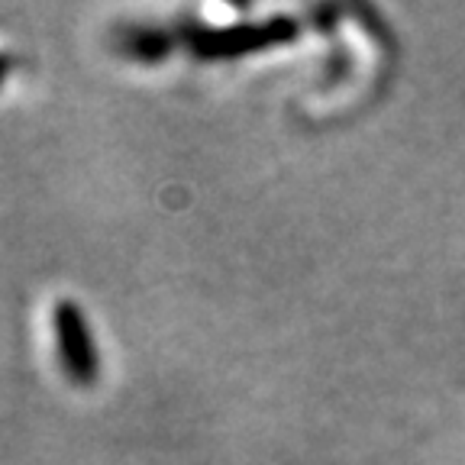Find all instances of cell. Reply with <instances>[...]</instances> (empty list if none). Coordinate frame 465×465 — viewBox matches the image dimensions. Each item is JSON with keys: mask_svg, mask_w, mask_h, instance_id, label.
<instances>
[{"mask_svg": "<svg viewBox=\"0 0 465 465\" xmlns=\"http://www.w3.org/2000/svg\"><path fill=\"white\" fill-rule=\"evenodd\" d=\"M178 36L201 62H230V58L252 55L259 49L294 43L301 36V20L284 14L262 23H236V26H203V23L188 20L184 26H178Z\"/></svg>", "mask_w": 465, "mask_h": 465, "instance_id": "cell-1", "label": "cell"}, {"mask_svg": "<svg viewBox=\"0 0 465 465\" xmlns=\"http://www.w3.org/2000/svg\"><path fill=\"white\" fill-rule=\"evenodd\" d=\"M52 333H55V352L58 365L65 371V378L78 388H91L97 381V346L87 317L74 301H58L52 311Z\"/></svg>", "mask_w": 465, "mask_h": 465, "instance_id": "cell-2", "label": "cell"}, {"mask_svg": "<svg viewBox=\"0 0 465 465\" xmlns=\"http://www.w3.org/2000/svg\"><path fill=\"white\" fill-rule=\"evenodd\" d=\"M182 43L178 29L153 26V23H124L114 29V49L139 65H159Z\"/></svg>", "mask_w": 465, "mask_h": 465, "instance_id": "cell-3", "label": "cell"}, {"mask_svg": "<svg viewBox=\"0 0 465 465\" xmlns=\"http://www.w3.org/2000/svg\"><path fill=\"white\" fill-rule=\"evenodd\" d=\"M7 74H10V55H4V52H0V87H4Z\"/></svg>", "mask_w": 465, "mask_h": 465, "instance_id": "cell-4", "label": "cell"}]
</instances>
